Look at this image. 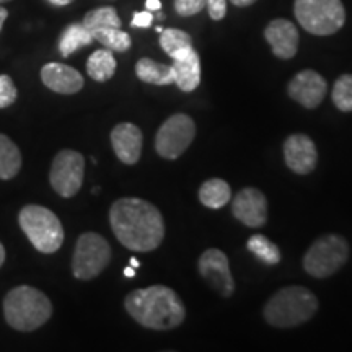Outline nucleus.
<instances>
[{
  "label": "nucleus",
  "instance_id": "obj_14",
  "mask_svg": "<svg viewBox=\"0 0 352 352\" xmlns=\"http://www.w3.org/2000/svg\"><path fill=\"white\" fill-rule=\"evenodd\" d=\"M284 158L285 165L294 173L308 175L315 170L316 162H318V152H316L315 142L308 135L294 134L285 139Z\"/></svg>",
  "mask_w": 352,
  "mask_h": 352
},
{
  "label": "nucleus",
  "instance_id": "obj_29",
  "mask_svg": "<svg viewBox=\"0 0 352 352\" xmlns=\"http://www.w3.org/2000/svg\"><path fill=\"white\" fill-rule=\"evenodd\" d=\"M16 100V87L8 76H0V109L12 107Z\"/></svg>",
  "mask_w": 352,
  "mask_h": 352
},
{
  "label": "nucleus",
  "instance_id": "obj_8",
  "mask_svg": "<svg viewBox=\"0 0 352 352\" xmlns=\"http://www.w3.org/2000/svg\"><path fill=\"white\" fill-rule=\"evenodd\" d=\"M111 261V246L95 232L78 236L72 258V272L77 279L90 280L100 276Z\"/></svg>",
  "mask_w": 352,
  "mask_h": 352
},
{
  "label": "nucleus",
  "instance_id": "obj_22",
  "mask_svg": "<svg viewBox=\"0 0 352 352\" xmlns=\"http://www.w3.org/2000/svg\"><path fill=\"white\" fill-rule=\"evenodd\" d=\"M21 168V152L10 138L0 134V179H12Z\"/></svg>",
  "mask_w": 352,
  "mask_h": 352
},
{
  "label": "nucleus",
  "instance_id": "obj_13",
  "mask_svg": "<svg viewBox=\"0 0 352 352\" xmlns=\"http://www.w3.org/2000/svg\"><path fill=\"white\" fill-rule=\"evenodd\" d=\"M232 212L246 227H263L267 222L266 196L256 188L241 189L232 202Z\"/></svg>",
  "mask_w": 352,
  "mask_h": 352
},
{
  "label": "nucleus",
  "instance_id": "obj_15",
  "mask_svg": "<svg viewBox=\"0 0 352 352\" xmlns=\"http://www.w3.org/2000/svg\"><path fill=\"white\" fill-rule=\"evenodd\" d=\"M264 38L270 43L272 54L279 59H292L298 51V30L292 21L276 19L264 30Z\"/></svg>",
  "mask_w": 352,
  "mask_h": 352
},
{
  "label": "nucleus",
  "instance_id": "obj_24",
  "mask_svg": "<svg viewBox=\"0 0 352 352\" xmlns=\"http://www.w3.org/2000/svg\"><path fill=\"white\" fill-rule=\"evenodd\" d=\"M246 246L256 256L259 261H263L267 266H276L280 263V250L277 248L276 243L267 239V236L256 233V235L250 236V240L246 241Z\"/></svg>",
  "mask_w": 352,
  "mask_h": 352
},
{
  "label": "nucleus",
  "instance_id": "obj_30",
  "mask_svg": "<svg viewBox=\"0 0 352 352\" xmlns=\"http://www.w3.org/2000/svg\"><path fill=\"white\" fill-rule=\"evenodd\" d=\"M206 7V0H175V10L179 16L197 15Z\"/></svg>",
  "mask_w": 352,
  "mask_h": 352
},
{
  "label": "nucleus",
  "instance_id": "obj_35",
  "mask_svg": "<svg viewBox=\"0 0 352 352\" xmlns=\"http://www.w3.org/2000/svg\"><path fill=\"white\" fill-rule=\"evenodd\" d=\"M7 16H8V10H7L6 7H2V6H0V32H2V28H3V23H6Z\"/></svg>",
  "mask_w": 352,
  "mask_h": 352
},
{
  "label": "nucleus",
  "instance_id": "obj_16",
  "mask_svg": "<svg viewBox=\"0 0 352 352\" xmlns=\"http://www.w3.org/2000/svg\"><path fill=\"white\" fill-rule=\"evenodd\" d=\"M142 131L132 122H121L111 131V145L122 164L135 165L142 155Z\"/></svg>",
  "mask_w": 352,
  "mask_h": 352
},
{
  "label": "nucleus",
  "instance_id": "obj_9",
  "mask_svg": "<svg viewBox=\"0 0 352 352\" xmlns=\"http://www.w3.org/2000/svg\"><path fill=\"white\" fill-rule=\"evenodd\" d=\"M196 135V124L188 114L178 113L168 118L155 135V151L166 160H176L191 145Z\"/></svg>",
  "mask_w": 352,
  "mask_h": 352
},
{
  "label": "nucleus",
  "instance_id": "obj_7",
  "mask_svg": "<svg viewBox=\"0 0 352 352\" xmlns=\"http://www.w3.org/2000/svg\"><path fill=\"white\" fill-rule=\"evenodd\" d=\"M349 258V245L341 235H324L314 241L303 256V270L316 279L333 276Z\"/></svg>",
  "mask_w": 352,
  "mask_h": 352
},
{
  "label": "nucleus",
  "instance_id": "obj_18",
  "mask_svg": "<svg viewBox=\"0 0 352 352\" xmlns=\"http://www.w3.org/2000/svg\"><path fill=\"white\" fill-rule=\"evenodd\" d=\"M173 59L175 83L182 91H195L201 83V59L192 46L175 52Z\"/></svg>",
  "mask_w": 352,
  "mask_h": 352
},
{
  "label": "nucleus",
  "instance_id": "obj_26",
  "mask_svg": "<svg viewBox=\"0 0 352 352\" xmlns=\"http://www.w3.org/2000/svg\"><path fill=\"white\" fill-rule=\"evenodd\" d=\"M91 34H94V39L103 44L109 51L126 52L132 44L129 34L122 32L121 28H101L91 32Z\"/></svg>",
  "mask_w": 352,
  "mask_h": 352
},
{
  "label": "nucleus",
  "instance_id": "obj_1",
  "mask_svg": "<svg viewBox=\"0 0 352 352\" xmlns=\"http://www.w3.org/2000/svg\"><path fill=\"white\" fill-rule=\"evenodd\" d=\"M109 223L122 246L131 252H152L165 236L164 215L152 202L139 197H122L109 209Z\"/></svg>",
  "mask_w": 352,
  "mask_h": 352
},
{
  "label": "nucleus",
  "instance_id": "obj_31",
  "mask_svg": "<svg viewBox=\"0 0 352 352\" xmlns=\"http://www.w3.org/2000/svg\"><path fill=\"white\" fill-rule=\"evenodd\" d=\"M206 8L210 19L219 21L227 15V0H206Z\"/></svg>",
  "mask_w": 352,
  "mask_h": 352
},
{
  "label": "nucleus",
  "instance_id": "obj_5",
  "mask_svg": "<svg viewBox=\"0 0 352 352\" xmlns=\"http://www.w3.org/2000/svg\"><path fill=\"white\" fill-rule=\"evenodd\" d=\"M19 223L39 253H56L64 243V228L57 215L38 204L25 206L20 210Z\"/></svg>",
  "mask_w": 352,
  "mask_h": 352
},
{
  "label": "nucleus",
  "instance_id": "obj_6",
  "mask_svg": "<svg viewBox=\"0 0 352 352\" xmlns=\"http://www.w3.org/2000/svg\"><path fill=\"white\" fill-rule=\"evenodd\" d=\"M294 13L308 33L329 36L346 23V10L341 0H296Z\"/></svg>",
  "mask_w": 352,
  "mask_h": 352
},
{
  "label": "nucleus",
  "instance_id": "obj_20",
  "mask_svg": "<svg viewBox=\"0 0 352 352\" xmlns=\"http://www.w3.org/2000/svg\"><path fill=\"white\" fill-rule=\"evenodd\" d=\"M94 43V34L83 23H70L65 26L59 38V52L63 57L72 56L80 47Z\"/></svg>",
  "mask_w": 352,
  "mask_h": 352
},
{
  "label": "nucleus",
  "instance_id": "obj_4",
  "mask_svg": "<svg viewBox=\"0 0 352 352\" xmlns=\"http://www.w3.org/2000/svg\"><path fill=\"white\" fill-rule=\"evenodd\" d=\"M3 315L13 329L30 333L51 318L52 303L41 290L30 285H19L7 294L3 300Z\"/></svg>",
  "mask_w": 352,
  "mask_h": 352
},
{
  "label": "nucleus",
  "instance_id": "obj_3",
  "mask_svg": "<svg viewBox=\"0 0 352 352\" xmlns=\"http://www.w3.org/2000/svg\"><path fill=\"white\" fill-rule=\"evenodd\" d=\"M318 298L311 290L290 285L274 294L264 307V320L276 328H294L314 318Z\"/></svg>",
  "mask_w": 352,
  "mask_h": 352
},
{
  "label": "nucleus",
  "instance_id": "obj_25",
  "mask_svg": "<svg viewBox=\"0 0 352 352\" xmlns=\"http://www.w3.org/2000/svg\"><path fill=\"white\" fill-rule=\"evenodd\" d=\"M83 25L87 26L90 32L101 28H121V19L118 15V12L113 7H100L95 10L88 12L83 16Z\"/></svg>",
  "mask_w": 352,
  "mask_h": 352
},
{
  "label": "nucleus",
  "instance_id": "obj_33",
  "mask_svg": "<svg viewBox=\"0 0 352 352\" xmlns=\"http://www.w3.org/2000/svg\"><path fill=\"white\" fill-rule=\"evenodd\" d=\"M145 7H147L148 12L160 10V8H162V2H160V0H147V2H145Z\"/></svg>",
  "mask_w": 352,
  "mask_h": 352
},
{
  "label": "nucleus",
  "instance_id": "obj_28",
  "mask_svg": "<svg viewBox=\"0 0 352 352\" xmlns=\"http://www.w3.org/2000/svg\"><path fill=\"white\" fill-rule=\"evenodd\" d=\"M160 46L171 57L175 52L192 46V38L186 32H183V30L166 28L160 33Z\"/></svg>",
  "mask_w": 352,
  "mask_h": 352
},
{
  "label": "nucleus",
  "instance_id": "obj_2",
  "mask_svg": "<svg viewBox=\"0 0 352 352\" xmlns=\"http://www.w3.org/2000/svg\"><path fill=\"white\" fill-rule=\"evenodd\" d=\"M124 307L132 318L144 328L168 331L183 323L186 308L173 289L165 285L132 290L127 294Z\"/></svg>",
  "mask_w": 352,
  "mask_h": 352
},
{
  "label": "nucleus",
  "instance_id": "obj_12",
  "mask_svg": "<svg viewBox=\"0 0 352 352\" xmlns=\"http://www.w3.org/2000/svg\"><path fill=\"white\" fill-rule=\"evenodd\" d=\"M289 96L307 109L320 107L328 91V83L323 76L315 70H302L287 85Z\"/></svg>",
  "mask_w": 352,
  "mask_h": 352
},
{
  "label": "nucleus",
  "instance_id": "obj_27",
  "mask_svg": "<svg viewBox=\"0 0 352 352\" xmlns=\"http://www.w3.org/2000/svg\"><path fill=\"white\" fill-rule=\"evenodd\" d=\"M331 98L334 107L340 109V111H352V74H342V76L334 82Z\"/></svg>",
  "mask_w": 352,
  "mask_h": 352
},
{
  "label": "nucleus",
  "instance_id": "obj_37",
  "mask_svg": "<svg viewBox=\"0 0 352 352\" xmlns=\"http://www.w3.org/2000/svg\"><path fill=\"white\" fill-rule=\"evenodd\" d=\"M3 261H6V248H3V245L0 243V267H2Z\"/></svg>",
  "mask_w": 352,
  "mask_h": 352
},
{
  "label": "nucleus",
  "instance_id": "obj_23",
  "mask_svg": "<svg viewBox=\"0 0 352 352\" xmlns=\"http://www.w3.org/2000/svg\"><path fill=\"white\" fill-rule=\"evenodd\" d=\"M87 72L95 82H107L116 72V59L113 51L104 50L95 51L87 60Z\"/></svg>",
  "mask_w": 352,
  "mask_h": 352
},
{
  "label": "nucleus",
  "instance_id": "obj_19",
  "mask_svg": "<svg viewBox=\"0 0 352 352\" xmlns=\"http://www.w3.org/2000/svg\"><path fill=\"white\" fill-rule=\"evenodd\" d=\"M135 74L140 80L152 85H171L175 83V72L171 65L155 63L148 57H142L135 64Z\"/></svg>",
  "mask_w": 352,
  "mask_h": 352
},
{
  "label": "nucleus",
  "instance_id": "obj_40",
  "mask_svg": "<svg viewBox=\"0 0 352 352\" xmlns=\"http://www.w3.org/2000/svg\"><path fill=\"white\" fill-rule=\"evenodd\" d=\"M6 2H10V0H0V3H6Z\"/></svg>",
  "mask_w": 352,
  "mask_h": 352
},
{
  "label": "nucleus",
  "instance_id": "obj_38",
  "mask_svg": "<svg viewBox=\"0 0 352 352\" xmlns=\"http://www.w3.org/2000/svg\"><path fill=\"white\" fill-rule=\"evenodd\" d=\"M124 276L126 277H134L135 276V270L132 266H129V267H126L124 270Z\"/></svg>",
  "mask_w": 352,
  "mask_h": 352
},
{
  "label": "nucleus",
  "instance_id": "obj_32",
  "mask_svg": "<svg viewBox=\"0 0 352 352\" xmlns=\"http://www.w3.org/2000/svg\"><path fill=\"white\" fill-rule=\"evenodd\" d=\"M152 21H153V15L148 10H145V12L134 13L131 25L134 26V28H148V26L152 25Z\"/></svg>",
  "mask_w": 352,
  "mask_h": 352
},
{
  "label": "nucleus",
  "instance_id": "obj_11",
  "mask_svg": "<svg viewBox=\"0 0 352 352\" xmlns=\"http://www.w3.org/2000/svg\"><path fill=\"white\" fill-rule=\"evenodd\" d=\"M197 266H199L201 276L210 287L217 290L222 297H232V294L235 292V280H233L226 253L217 248L206 250L201 254Z\"/></svg>",
  "mask_w": 352,
  "mask_h": 352
},
{
  "label": "nucleus",
  "instance_id": "obj_17",
  "mask_svg": "<svg viewBox=\"0 0 352 352\" xmlns=\"http://www.w3.org/2000/svg\"><path fill=\"white\" fill-rule=\"evenodd\" d=\"M41 80L50 90L63 95L78 94L85 85L78 70L60 63H50L44 65L41 69Z\"/></svg>",
  "mask_w": 352,
  "mask_h": 352
},
{
  "label": "nucleus",
  "instance_id": "obj_10",
  "mask_svg": "<svg viewBox=\"0 0 352 352\" xmlns=\"http://www.w3.org/2000/svg\"><path fill=\"white\" fill-rule=\"evenodd\" d=\"M83 171L85 160L82 153L70 148L60 151L51 165L50 182L52 189L63 197L76 196L83 184Z\"/></svg>",
  "mask_w": 352,
  "mask_h": 352
},
{
  "label": "nucleus",
  "instance_id": "obj_21",
  "mask_svg": "<svg viewBox=\"0 0 352 352\" xmlns=\"http://www.w3.org/2000/svg\"><path fill=\"white\" fill-rule=\"evenodd\" d=\"M232 199V189L226 179L212 178L202 183L199 188V201L209 209H220Z\"/></svg>",
  "mask_w": 352,
  "mask_h": 352
},
{
  "label": "nucleus",
  "instance_id": "obj_39",
  "mask_svg": "<svg viewBox=\"0 0 352 352\" xmlns=\"http://www.w3.org/2000/svg\"><path fill=\"white\" fill-rule=\"evenodd\" d=\"M131 266L134 267V270H135V267H139V266H140L139 259H138V258H131Z\"/></svg>",
  "mask_w": 352,
  "mask_h": 352
},
{
  "label": "nucleus",
  "instance_id": "obj_34",
  "mask_svg": "<svg viewBox=\"0 0 352 352\" xmlns=\"http://www.w3.org/2000/svg\"><path fill=\"white\" fill-rule=\"evenodd\" d=\"M230 2L235 7H250V6H253L256 0H230Z\"/></svg>",
  "mask_w": 352,
  "mask_h": 352
},
{
  "label": "nucleus",
  "instance_id": "obj_36",
  "mask_svg": "<svg viewBox=\"0 0 352 352\" xmlns=\"http://www.w3.org/2000/svg\"><path fill=\"white\" fill-rule=\"evenodd\" d=\"M47 2H50L51 6H56V7H65V6H70L74 0H47Z\"/></svg>",
  "mask_w": 352,
  "mask_h": 352
}]
</instances>
